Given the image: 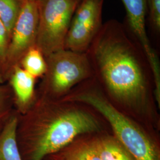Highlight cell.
<instances>
[{"label": "cell", "instance_id": "12", "mask_svg": "<svg viewBox=\"0 0 160 160\" xmlns=\"http://www.w3.org/2000/svg\"><path fill=\"white\" fill-rule=\"evenodd\" d=\"M95 142L102 160H135L116 138H102Z\"/></svg>", "mask_w": 160, "mask_h": 160}, {"label": "cell", "instance_id": "2", "mask_svg": "<svg viewBox=\"0 0 160 160\" xmlns=\"http://www.w3.org/2000/svg\"><path fill=\"white\" fill-rule=\"evenodd\" d=\"M128 34L122 24L110 20L102 24L87 51L112 94L122 103L137 105L146 96V80Z\"/></svg>", "mask_w": 160, "mask_h": 160}, {"label": "cell", "instance_id": "7", "mask_svg": "<svg viewBox=\"0 0 160 160\" xmlns=\"http://www.w3.org/2000/svg\"><path fill=\"white\" fill-rule=\"evenodd\" d=\"M39 22L38 0H23L10 36L7 55L6 78L24 53L36 45Z\"/></svg>", "mask_w": 160, "mask_h": 160}, {"label": "cell", "instance_id": "8", "mask_svg": "<svg viewBox=\"0 0 160 160\" xmlns=\"http://www.w3.org/2000/svg\"><path fill=\"white\" fill-rule=\"evenodd\" d=\"M126 8L130 30L139 40L152 72L155 86V97L160 100V67L158 57L150 44L145 29L147 0H121Z\"/></svg>", "mask_w": 160, "mask_h": 160}, {"label": "cell", "instance_id": "6", "mask_svg": "<svg viewBox=\"0 0 160 160\" xmlns=\"http://www.w3.org/2000/svg\"><path fill=\"white\" fill-rule=\"evenodd\" d=\"M104 0H81L73 15L65 49L86 53L102 26Z\"/></svg>", "mask_w": 160, "mask_h": 160}, {"label": "cell", "instance_id": "15", "mask_svg": "<svg viewBox=\"0 0 160 160\" xmlns=\"http://www.w3.org/2000/svg\"><path fill=\"white\" fill-rule=\"evenodd\" d=\"M10 36L6 26L0 20V71L5 80L6 75L7 55L9 46Z\"/></svg>", "mask_w": 160, "mask_h": 160}, {"label": "cell", "instance_id": "13", "mask_svg": "<svg viewBox=\"0 0 160 160\" xmlns=\"http://www.w3.org/2000/svg\"><path fill=\"white\" fill-rule=\"evenodd\" d=\"M18 64L35 78L43 76L46 72L45 58L36 45L24 53Z\"/></svg>", "mask_w": 160, "mask_h": 160}, {"label": "cell", "instance_id": "19", "mask_svg": "<svg viewBox=\"0 0 160 160\" xmlns=\"http://www.w3.org/2000/svg\"><path fill=\"white\" fill-rule=\"evenodd\" d=\"M45 160H57L53 156H52V155H50V156H49V157H48L47 158H46Z\"/></svg>", "mask_w": 160, "mask_h": 160}, {"label": "cell", "instance_id": "10", "mask_svg": "<svg viewBox=\"0 0 160 160\" xmlns=\"http://www.w3.org/2000/svg\"><path fill=\"white\" fill-rule=\"evenodd\" d=\"M18 116L10 115L0 131V160H23L17 141Z\"/></svg>", "mask_w": 160, "mask_h": 160}, {"label": "cell", "instance_id": "4", "mask_svg": "<svg viewBox=\"0 0 160 160\" xmlns=\"http://www.w3.org/2000/svg\"><path fill=\"white\" fill-rule=\"evenodd\" d=\"M81 0H38L39 22L36 46L45 58L65 49L71 20Z\"/></svg>", "mask_w": 160, "mask_h": 160}, {"label": "cell", "instance_id": "9", "mask_svg": "<svg viewBox=\"0 0 160 160\" xmlns=\"http://www.w3.org/2000/svg\"><path fill=\"white\" fill-rule=\"evenodd\" d=\"M7 78L9 79L17 110L24 114L31 108L33 102L36 78L19 64L12 68Z\"/></svg>", "mask_w": 160, "mask_h": 160}, {"label": "cell", "instance_id": "16", "mask_svg": "<svg viewBox=\"0 0 160 160\" xmlns=\"http://www.w3.org/2000/svg\"><path fill=\"white\" fill-rule=\"evenodd\" d=\"M12 96L7 88L0 86V123L10 116Z\"/></svg>", "mask_w": 160, "mask_h": 160}, {"label": "cell", "instance_id": "5", "mask_svg": "<svg viewBox=\"0 0 160 160\" xmlns=\"http://www.w3.org/2000/svg\"><path fill=\"white\" fill-rule=\"evenodd\" d=\"M45 59V84L54 94L68 92L92 74V64L86 53L62 49L52 53Z\"/></svg>", "mask_w": 160, "mask_h": 160}, {"label": "cell", "instance_id": "1", "mask_svg": "<svg viewBox=\"0 0 160 160\" xmlns=\"http://www.w3.org/2000/svg\"><path fill=\"white\" fill-rule=\"evenodd\" d=\"M18 117L17 145L23 160H45L68 146L78 135L100 125L88 113L42 102Z\"/></svg>", "mask_w": 160, "mask_h": 160}, {"label": "cell", "instance_id": "17", "mask_svg": "<svg viewBox=\"0 0 160 160\" xmlns=\"http://www.w3.org/2000/svg\"><path fill=\"white\" fill-rule=\"evenodd\" d=\"M153 26L157 32L160 30V0H147Z\"/></svg>", "mask_w": 160, "mask_h": 160}, {"label": "cell", "instance_id": "3", "mask_svg": "<svg viewBox=\"0 0 160 160\" xmlns=\"http://www.w3.org/2000/svg\"><path fill=\"white\" fill-rule=\"evenodd\" d=\"M74 101L86 103L108 120L116 138L135 160H160L158 145L137 124L122 114L99 94L93 92L80 93Z\"/></svg>", "mask_w": 160, "mask_h": 160}, {"label": "cell", "instance_id": "11", "mask_svg": "<svg viewBox=\"0 0 160 160\" xmlns=\"http://www.w3.org/2000/svg\"><path fill=\"white\" fill-rule=\"evenodd\" d=\"M51 155L57 160H102L95 139L71 144Z\"/></svg>", "mask_w": 160, "mask_h": 160}, {"label": "cell", "instance_id": "18", "mask_svg": "<svg viewBox=\"0 0 160 160\" xmlns=\"http://www.w3.org/2000/svg\"><path fill=\"white\" fill-rule=\"evenodd\" d=\"M4 81H5V78L3 76V75L2 74V73L0 71V85L2 84Z\"/></svg>", "mask_w": 160, "mask_h": 160}, {"label": "cell", "instance_id": "14", "mask_svg": "<svg viewBox=\"0 0 160 160\" xmlns=\"http://www.w3.org/2000/svg\"><path fill=\"white\" fill-rule=\"evenodd\" d=\"M23 1V0H0V20L6 26L10 36L21 10Z\"/></svg>", "mask_w": 160, "mask_h": 160}, {"label": "cell", "instance_id": "21", "mask_svg": "<svg viewBox=\"0 0 160 160\" xmlns=\"http://www.w3.org/2000/svg\"><path fill=\"white\" fill-rule=\"evenodd\" d=\"M0 86H1V85H0Z\"/></svg>", "mask_w": 160, "mask_h": 160}, {"label": "cell", "instance_id": "20", "mask_svg": "<svg viewBox=\"0 0 160 160\" xmlns=\"http://www.w3.org/2000/svg\"><path fill=\"white\" fill-rule=\"evenodd\" d=\"M1 124H2V123H1V122L0 123V131H1V128H2V125H1Z\"/></svg>", "mask_w": 160, "mask_h": 160}]
</instances>
